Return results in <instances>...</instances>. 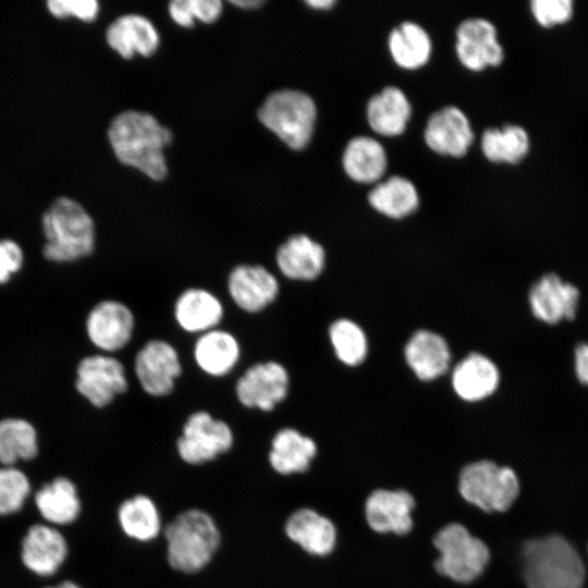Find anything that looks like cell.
Wrapping results in <instances>:
<instances>
[{
  "label": "cell",
  "instance_id": "1",
  "mask_svg": "<svg viewBox=\"0 0 588 588\" xmlns=\"http://www.w3.org/2000/svg\"><path fill=\"white\" fill-rule=\"evenodd\" d=\"M108 136L117 158L123 164L156 181L167 175L163 149L171 143L172 133L151 114L124 111L111 121Z\"/></svg>",
  "mask_w": 588,
  "mask_h": 588
},
{
  "label": "cell",
  "instance_id": "2",
  "mask_svg": "<svg viewBox=\"0 0 588 588\" xmlns=\"http://www.w3.org/2000/svg\"><path fill=\"white\" fill-rule=\"evenodd\" d=\"M520 558L527 588H581L585 583L580 555L559 535L525 541Z\"/></svg>",
  "mask_w": 588,
  "mask_h": 588
},
{
  "label": "cell",
  "instance_id": "3",
  "mask_svg": "<svg viewBox=\"0 0 588 588\" xmlns=\"http://www.w3.org/2000/svg\"><path fill=\"white\" fill-rule=\"evenodd\" d=\"M163 534L169 565L185 574L205 568L221 541L215 519L199 509H189L177 514L166 526Z\"/></svg>",
  "mask_w": 588,
  "mask_h": 588
},
{
  "label": "cell",
  "instance_id": "4",
  "mask_svg": "<svg viewBox=\"0 0 588 588\" xmlns=\"http://www.w3.org/2000/svg\"><path fill=\"white\" fill-rule=\"evenodd\" d=\"M42 232L46 243L42 255L56 262H73L93 254L95 224L77 201L60 197L44 213Z\"/></svg>",
  "mask_w": 588,
  "mask_h": 588
},
{
  "label": "cell",
  "instance_id": "5",
  "mask_svg": "<svg viewBox=\"0 0 588 588\" xmlns=\"http://www.w3.org/2000/svg\"><path fill=\"white\" fill-rule=\"evenodd\" d=\"M258 118L289 147L302 149L314 132L316 106L311 97L301 90L280 89L266 98Z\"/></svg>",
  "mask_w": 588,
  "mask_h": 588
},
{
  "label": "cell",
  "instance_id": "6",
  "mask_svg": "<svg viewBox=\"0 0 588 588\" xmlns=\"http://www.w3.org/2000/svg\"><path fill=\"white\" fill-rule=\"evenodd\" d=\"M458 489L467 502L480 510L504 512L518 497L519 481L512 468L478 461L461 470Z\"/></svg>",
  "mask_w": 588,
  "mask_h": 588
},
{
  "label": "cell",
  "instance_id": "7",
  "mask_svg": "<svg viewBox=\"0 0 588 588\" xmlns=\"http://www.w3.org/2000/svg\"><path fill=\"white\" fill-rule=\"evenodd\" d=\"M433 544L440 553L434 563L436 569L458 583H469L479 577L490 560L486 543L458 523L441 528L433 538Z\"/></svg>",
  "mask_w": 588,
  "mask_h": 588
},
{
  "label": "cell",
  "instance_id": "8",
  "mask_svg": "<svg viewBox=\"0 0 588 588\" xmlns=\"http://www.w3.org/2000/svg\"><path fill=\"white\" fill-rule=\"evenodd\" d=\"M233 441V431L225 421L198 411L191 414L183 425L176 450L185 463L200 465L226 453Z\"/></svg>",
  "mask_w": 588,
  "mask_h": 588
},
{
  "label": "cell",
  "instance_id": "9",
  "mask_svg": "<svg viewBox=\"0 0 588 588\" xmlns=\"http://www.w3.org/2000/svg\"><path fill=\"white\" fill-rule=\"evenodd\" d=\"M75 388L93 406L102 408L127 391L123 364L109 355H90L76 368Z\"/></svg>",
  "mask_w": 588,
  "mask_h": 588
},
{
  "label": "cell",
  "instance_id": "10",
  "mask_svg": "<svg viewBox=\"0 0 588 588\" xmlns=\"http://www.w3.org/2000/svg\"><path fill=\"white\" fill-rule=\"evenodd\" d=\"M134 371L142 389L149 395H169L182 373L176 350L164 340L148 341L136 354Z\"/></svg>",
  "mask_w": 588,
  "mask_h": 588
},
{
  "label": "cell",
  "instance_id": "11",
  "mask_svg": "<svg viewBox=\"0 0 588 588\" xmlns=\"http://www.w3.org/2000/svg\"><path fill=\"white\" fill-rule=\"evenodd\" d=\"M287 389L286 369L279 363L265 362L245 370L236 381L235 394L243 406L269 412L285 399Z\"/></svg>",
  "mask_w": 588,
  "mask_h": 588
},
{
  "label": "cell",
  "instance_id": "12",
  "mask_svg": "<svg viewBox=\"0 0 588 588\" xmlns=\"http://www.w3.org/2000/svg\"><path fill=\"white\" fill-rule=\"evenodd\" d=\"M135 319L124 303L106 299L96 304L86 318V333L101 351L122 350L132 339Z\"/></svg>",
  "mask_w": 588,
  "mask_h": 588
},
{
  "label": "cell",
  "instance_id": "13",
  "mask_svg": "<svg viewBox=\"0 0 588 588\" xmlns=\"http://www.w3.org/2000/svg\"><path fill=\"white\" fill-rule=\"evenodd\" d=\"M455 48L461 63L471 71L498 66L504 59L494 25L482 17H470L460 24Z\"/></svg>",
  "mask_w": 588,
  "mask_h": 588
},
{
  "label": "cell",
  "instance_id": "14",
  "mask_svg": "<svg viewBox=\"0 0 588 588\" xmlns=\"http://www.w3.org/2000/svg\"><path fill=\"white\" fill-rule=\"evenodd\" d=\"M579 291L565 283L555 273H547L530 287L528 301L534 316L554 324L562 319L572 320L576 315Z\"/></svg>",
  "mask_w": 588,
  "mask_h": 588
},
{
  "label": "cell",
  "instance_id": "15",
  "mask_svg": "<svg viewBox=\"0 0 588 588\" xmlns=\"http://www.w3.org/2000/svg\"><path fill=\"white\" fill-rule=\"evenodd\" d=\"M228 291L238 308L258 313L274 301L279 284L275 277L260 265H237L229 273Z\"/></svg>",
  "mask_w": 588,
  "mask_h": 588
},
{
  "label": "cell",
  "instance_id": "16",
  "mask_svg": "<svg viewBox=\"0 0 588 588\" xmlns=\"http://www.w3.org/2000/svg\"><path fill=\"white\" fill-rule=\"evenodd\" d=\"M424 136L429 148L453 157L464 156L474 139L467 117L455 106L433 112L427 121Z\"/></svg>",
  "mask_w": 588,
  "mask_h": 588
},
{
  "label": "cell",
  "instance_id": "17",
  "mask_svg": "<svg viewBox=\"0 0 588 588\" xmlns=\"http://www.w3.org/2000/svg\"><path fill=\"white\" fill-rule=\"evenodd\" d=\"M414 506V498L407 491L379 489L367 498L366 520L377 532L405 535L413 527Z\"/></svg>",
  "mask_w": 588,
  "mask_h": 588
},
{
  "label": "cell",
  "instance_id": "18",
  "mask_svg": "<svg viewBox=\"0 0 588 588\" xmlns=\"http://www.w3.org/2000/svg\"><path fill=\"white\" fill-rule=\"evenodd\" d=\"M66 555L65 538L51 526L33 525L22 540V561L28 569L38 575H53Z\"/></svg>",
  "mask_w": 588,
  "mask_h": 588
},
{
  "label": "cell",
  "instance_id": "19",
  "mask_svg": "<svg viewBox=\"0 0 588 588\" xmlns=\"http://www.w3.org/2000/svg\"><path fill=\"white\" fill-rule=\"evenodd\" d=\"M108 45L122 58L152 54L159 45V35L152 23L137 14H127L112 22L107 32Z\"/></svg>",
  "mask_w": 588,
  "mask_h": 588
},
{
  "label": "cell",
  "instance_id": "20",
  "mask_svg": "<svg viewBox=\"0 0 588 588\" xmlns=\"http://www.w3.org/2000/svg\"><path fill=\"white\" fill-rule=\"evenodd\" d=\"M177 324L191 333H205L219 324L223 318V305L211 292L191 287L182 292L174 304Z\"/></svg>",
  "mask_w": 588,
  "mask_h": 588
},
{
  "label": "cell",
  "instance_id": "21",
  "mask_svg": "<svg viewBox=\"0 0 588 588\" xmlns=\"http://www.w3.org/2000/svg\"><path fill=\"white\" fill-rule=\"evenodd\" d=\"M277 265L290 279L311 280L324 265V250L320 244L304 234L289 237L277 250Z\"/></svg>",
  "mask_w": 588,
  "mask_h": 588
},
{
  "label": "cell",
  "instance_id": "22",
  "mask_svg": "<svg viewBox=\"0 0 588 588\" xmlns=\"http://www.w3.org/2000/svg\"><path fill=\"white\" fill-rule=\"evenodd\" d=\"M285 532L292 541L316 555L330 553L336 539L332 522L310 509L294 512L286 520Z\"/></svg>",
  "mask_w": 588,
  "mask_h": 588
},
{
  "label": "cell",
  "instance_id": "23",
  "mask_svg": "<svg viewBox=\"0 0 588 588\" xmlns=\"http://www.w3.org/2000/svg\"><path fill=\"white\" fill-rule=\"evenodd\" d=\"M240 356L238 341L225 330L212 329L203 333L194 346L197 366L213 377L228 375L237 364Z\"/></svg>",
  "mask_w": 588,
  "mask_h": 588
},
{
  "label": "cell",
  "instance_id": "24",
  "mask_svg": "<svg viewBox=\"0 0 588 588\" xmlns=\"http://www.w3.org/2000/svg\"><path fill=\"white\" fill-rule=\"evenodd\" d=\"M405 358L419 379L432 380L446 371L450 351L442 336L419 330L407 342Z\"/></svg>",
  "mask_w": 588,
  "mask_h": 588
},
{
  "label": "cell",
  "instance_id": "25",
  "mask_svg": "<svg viewBox=\"0 0 588 588\" xmlns=\"http://www.w3.org/2000/svg\"><path fill=\"white\" fill-rule=\"evenodd\" d=\"M500 376L497 366L486 356L471 353L456 365L452 384L456 394L466 401L482 400L494 392Z\"/></svg>",
  "mask_w": 588,
  "mask_h": 588
},
{
  "label": "cell",
  "instance_id": "26",
  "mask_svg": "<svg viewBox=\"0 0 588 588\" xmlns=\"http://www.w3.org/2000/svg\"><path fill=\"white\" fill-rule=\"evenodd\" d=\"M367 120L371 128L385 136L401 134L412 113L406 95L395 86H387L367 103Z\"/></svg>",
  "mask_w": 588,
  "mask_h": 588
},
{
  "label": "cell",
  "instance_id": "27",
  "mask_svg": "<svg viewBox=\"0 0 588 588\" xmlns=\"http://www.w3.org/2000/svg\"><path fill=\"white\" fill-rule=\"evenodd\" d=\"M317 452L316 443L295 429L283 428L271 442L269 463L281 475L303 473Z\"/></svg>",
  "mask_w": 588,
  "mask_h": 588
},
{
  "label": "cell",
  "instance_id": "28",
  "mask_svg": "<svg viewBox=\"0 0 588 588\" xmlns=\"http://www.w3.org/2000/svg\"><path fill=\"white\" fill-rule=\"evenodd\" d=\"M342 162L346 174L360 183L378 181L388 163L383 146L369 136L352 138L344 149Z\"/></svg>",
  "mask_w": 588,
  "mask_h": 588
},
{
  "label": "cell",
  "instance_id": "29",
  "mask_svg": "<svg viewBox=\"0 0 588 588\" xmlns=\"http://www.w3.org/2000/svg\"><path fill=\"white\" fill-rule=\"evenodd\" d=\"M35 503L41 516L56 525L71 524L81 512L76 487L65 477L44 485L35 494Z\"/></svg>",
  "mask_w": 588,
  "mask_h": 588
},
{
  "label": "cell",
  "instance_id": "30",
  "mask_svg": "<svg viewBox=\"0 0 588 588\" xmlns=\"http://www.w3.org/2000/svg\"><path fill=\"white\" fill-rule=\"evenodd\" d=\"M118 522L130 539L148 542L161 531V516L151 498L136 494L124 500L118 509Z\"/></svg>",
  "mask_w": 588,
  "mask_h": 588
},
{
  "label": "cell",
  "instance_id": "31",
  "mask_svg": "<svg viewBox=\"0 0 588 588\" xmlns=\"http://www.w3.org/2000/svg\"><path fill=\"white\" fill-rule=\"evenodd\" d=\"M389 49L396 64L413 70L422 66L429 60L432 45L424 27L407 21L390 33Z\"/></svg>",
  "mask_w": 588,
  "mask_h": 588
},
{
  "label": "cell",
  "instance_id": "32",
  "mask_svg": "<svg viewBox=\"0 0 588 588\" xmlns=\"http://www.w3.org/2000/svg\"><path fill=\"white\" fill-rule=\"evenodd\" d=\"M369 204L391 218H403L416 210L419 196L407 179L394 175L378 183L368 194Z\"/></svg>",
  "mask_w": 588,
  "mask_h": 588
},
{
  "label": "cell",
  "instance_id": "33",
  "mask_svg": "<svg viewBox=\"0 0 588 588\" xmlns=\"http://www.w3.org/2000/svg\"><path fill=\"white\" fill-rule=\"evenodd\" d=\"M481 150L491 162L519 163L526 158L530 140L527 131L515 124L487 128L481 136Z\"/></svg>",
  "mask_w": 588,
  "mask_h": 588
},
{
  "label": "cell",
  "instance_id": "34",
  "mask_svg": "<svg viewBox=\"0 0 588 588\" xmlns=\"http://www.w3.org/2000/svg\"><path fill=\"white\" fill-rule=\"evenodd\" d=\"M37 453V432L30 422L22 418L0 420V462L3 465L32 460Z\"/></svg>",
  "mask_w": 588,
  "mask_h": 588
},
{
  "label": "cell",
  "instance_id": "35",
  "mask_svg": "<svg viewBox=\"0 0 588 588\" xmlns=\"http://www.w3.org/2000/svg\"><path fill=\"white\" fill-rule=\"evenodd\" d=\"M330 340L338 357L346 365L360 364L367 353V341L363 330L353 321L340 319L329 330Z\"/></svg>",
  "mask_w": 588,
  "mask_h": 588
},
{
  "label": "cell",
  "instance_id": "36",
  "mask_svg": "<svg viewBox=\"0 0 588 588\" xmlns=\"http://www.w3.org/2000/svg\"><path fill=\"white\" fill-rule=\"evenodd\" d=\"M30 490L27 477L19 469L0 468V515L17 512Z\"/></svg>",
  "mask_w": 588,
  "mask_h": 588
},
{
  "label": "cell",
  "instance_id": "37",
  "mask_svg": "<svg viewBox=\"0 0 588 588\" xmlns=\"http://www.w3.org/2000/svg\"><path fill=\"white\" fill-rule=\"evenodd\" d=\"M222 12L219 0H174L169 4L172 20L183 27L194 25V20L204 23L215 22Z\"/></svg>",
  "mask_w": 588,
  "mask_h": 588
},
{
  "label": "cell",
  "instance_id": "38",
  "mask_svg": "<svg viewBox=\"0 0 588 588\" xmlns=\"http://www.w3.org/2000/svg\"><path fill=\"white\" fill-rule=\"evenodd\" d=\"M530 11L536 22L542 27H553L567 23L574 12L571 0H534Z\"/></svg>",
  "mask_w": 588,
  "mask_h": 588
},
{
  "label": "cell",
  "instance_id": "39",
  "mask_svg": "<svg viewBox=\"0 0 588 588\" xmlns=\"http://www.w3.org/2000/svg\"><path fill=\"white\" fill-rule=\"evenodd\" d=\"M47 7L56 17L75 16L85 22L94 21L99 12L96 0H50Z\"/></svg>",
  "mask_w": 588,
  "mask_h": 588
},
{
  "label": "cell",
  "instance_id": "40",
  "mask_svg": "<svg viewBox=\"0 0 588 588\" xmlns=\"http://www.w3.org/2000/svg\"><path fill=\"white\" fill-rule=\"evenodd\" d=\"M23 265V252L11 240L0 241V284L7 283L12 273L17 272Z\"/></svg>",
  "mask_w": 588,
  "mask_h": 588
},
{
  "label": "cell",
  "instance_id": "41",
  "mask_svg": "<svg viewBox=\"0 0 588 588\" xmlns=\"http://www.w3.org/2000/svg\"><path fill=\"white\" fill-rule=\"evenodd\" d=\"M575 370L578 380L588 384V343H580L575 347Z\"/></svg>",
  "mask_w": 588,
  "mask_h": 588
},
{
  "label": "cell",
  "instance_id": "42",
  "mask_svg": "<svg viewBox=\"0 0 588 588\" xmlns=\"http://www.w3.org/2000/svg\"><path fill=\"white\" fill-rule=\"evenodd\" d=\"M232 3L236 7H241L242 9H254L262 4L264 1L262 0H237V1H232Z\"/></svg>",
  "mask_w": 588,
  "mask_h": 588
},
{
  "label": "cell",
  "instance_id": "43",
  "mask_svg": "<svg viewBox=\"0 0 588 588\" xmlns=\"http://www.w3.org/2000/svg\"><path fill=\"white\" fill-rule=\"evenodd\" d=\"M306 3L315 9H329L335 2L333 0H307Z\"/></svg>",
  "mask_w": 588,
  "mask_h": 588
},
{
  "label": "cell",
  "instance_id": "44",
  "mask_svg": "<svg viewBox=\"0 0 588 588\" xmlns=\"http://www.w3.org/2000/svg\"><path fill=\"white\" fill-rule=\"evenodd\" d=\"M46 588H81V587L77 584H75L74 581L64 580V581L60 583L57 586L46 587Z\"/></svg>",
  "mask_w": 588,
  "mask_h": 588
}]
</instances>
